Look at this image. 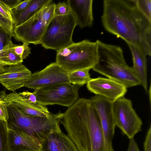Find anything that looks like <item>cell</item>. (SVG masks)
Segmentation results:
<instances>
[{"label": "cell", "mask_w": 151, "mask_h": 151, "mask_svg": "<svg viewBox=\"0 0 151 151\" xmlns=\"http://www.w3.org/2000/svg\"><path fill=\"white\" fill-rule=\"evenodd\" d=\"M101 21L106 31L151 56V21L135 0H104Z\"/></svg>", "instance_id": "obj_1"}, {"label": "cell", "mask_w": 151, "mask_h": 151, "mask_svg": "<svg viewBox=\"0 0 151 151\" xmlns=\"http://www.w3.org/2000/svg\"><path fill=\"white\" fill-rule=\"evenodd\" d=\"M61 123L78 151H105L99 116L89 99H78L64 113Z\"/></svg>", "instance_id": "obj_2"}, {"label": "cell", "mask_w": 151, "mask_h": 151, "mask_svg": "<svg viewBox=\"0 0 151 151\" xmlns=\"http://www.w3.org/2000/svg\"><path fill=\"white\" fill-rule=\"evenodd\" d=\"M99 59L94 71L124 85L127 88L139 85L141 82L127 63L124 52L119 46L96 40Z\"/></svg>", "instance_id": "obj_3"}, {"label": "cell", "mask_w": 151, "mask_h": 151, "mask_svg": "<svg viewBox=\"0 0 151 151\" xmlns=\"http://www.w3.org/2000/svg\"><path fill=\"white\" fill-rule=\"evenodd\" d=\"M4 102L8 111L6 122L8 129L22 131L40 143L50 132L60 129V124L64 113L60 111L56 114L51 113L48 117L31 116Z\"/></svg>", "instance_id": "obj_4"}, {"label": "cell", "mask_w": 151, "mask_h": 151, "mask_svg": "<svg viewBox=\"0 0 151 151\" xmlns=\"http://www.w3.org/2000/svg\"><path fill=\"white\" fill-rule=\"evenodd\" d=\"M56 52L55 63L67 73L79 69H92L99 59L96 41L86 39L73 42Z\"/></svg>", "instance_id": "obj_5"}, {"label": "cell", "mask_w": 151, "mask_h": 151, "mask_svg": "<svg viewBox=\"0 0 151 151\" xmlns=\"http://www.w3.org/2000/svg\"><path fill=\"white\" fill-rule=\"evenodd\" d=\"M77 25L72 13L55 16L46 27L41 44L46 49L56 51L68 46L73 42V35Z\"/></svg>", "instance_id": "obj_6"}, {"label": "cell", "mask_w": 151, "mask_h": 151, "mask_svg": "<svg viewBox=\"0 0 151 151\" xmlns=\"http://www.w3.org/2000/svg\"><path fill=\"white\" fill-rule=\"evenodd\" d=\"M80 87L70 83H60L35 90L33 93L41 105L57 104L69 107L79 99Z\"/></svg>", "instance_id": "obj_7"}, {"label": "cell", "mask_w": 151, "mask_h": 151, "mask_svg": "<svg viewBox=\"0 0 151 151\" xmlns=\"http://www.w3.org/2000/svg\"><path fill=\"white\" fill-rule=\"evenodd\" d=\"M113 110L116 126L129 139L141 130L142 121L130 100L124 97L119 99L113 103Z\"/></svg>", "instance_id": "obj_8"}, {"label": "cell", "mask_w": 151, "mask_h": 151, "mask_svg": "<svg viewBox=\"0 0 151 151\" xmlns=\"http://www.w3.org/2000/svg\"><path fill=\"white\" fill-rule=\"evenodd\" d=\"M89 100L99 116L104 136L105 151H114L112 140L116 125L113 113V103L96 95Z\"/></svg>", "instance_id": "obj_9"}, {"label": "cell", "mask_w": 151, "mask_h": 151, "mask_svg": "<svg viewBox=\"0 0 151 151\" xmlns=\"http://www.w3.org/2000/svg\"><path fill=\"white\" fill-rule=\"evenodd\" d=\"M67 73L55 62L32 73L24 86L34 90L55 84L70 83Z\"/></svg>", "instance_id": "obj_10"}, {"label": "cell", "mask_w": 151, "mask_h": 151, "mask_svg": "<svg viewBox=\"0 0 151 151\" xmlns=\"http://www.w3.org/2000/svg\"><path fill=\"white\" fill-rule=\"evenodd\" d=\"M41 10L24 23L14 27L13 37L15 40L23 43L41 44L47 27L42 20Z\"/></svg>", "instance_id": "obj_11"}, {"label": "cell", "mask_w": 151, "mask_h": 151, "mask_svg": "<svg viewBox=\"0 0 151 151\" xmlns=\"http://www.w3.org/2000/svg\"><path fill=\"white\" fill-rule=\"evenodd\" d=\"M86 84L88 89L91 92L112 103L124 97L127 91V88L124 85L108 78H91Z\"/></svg>", "instance_id": "obj_12"}, {"label": "cell", "mask_w": 151, "mask_h": 151, "mask_svg": "<svg viewBox=\"0 0 151 151\" xmlns=\"http://www.w3.org/2000/svg\"><path fill=\"white\" fill-rule=\"evenodd\" d=\"M31 74L22 62L13 65H0V83L14 92L24 86Z\"/></svg>", "instance_id": "obj_13"}, {"label": "cell", "mask_w": 151, "mask_h": 151, "mask_svg": "<svg viewBox=\"0 0 151 151\" xmlns=\"http://www.w3.org/2000/svg\"><path fill=\"white\" fill-rule=\"evenodd\" d=\"M0 96L4 102L29 116L48 117L51 113L46 106L39 103L34 104L28 101L15 91L7 94L5 91H1L0 92Z\"/></svg>", "instance_id": "obj_14"}, {"label": "cell", "mask_w": 151, "mask_h": 151, "mask_svg": "<svg viewBox=\"0 0 151 151\" xmlns=\"http://www.w3.org/2000/svg\"><path fill=\"white\" fill-rule=\"evenodd\" d=\"M40 144V151H78L73 142L61 128L50 132Z\"/></svg>", "instance_id": "obj_15"}, {"label": "cell", "mask_w": 151, "mask_h": 151, "mask_svg": "<svg viewBox=\"0 0 151 151\" xmlns=\"http://www.w3.org/2000/svg\"><path fill=\"white\" fill-rule=\"evenodd\" d=\"M9 151H40V142L25 133L8 129Z\"/></svg>", "instance_id": "obj_16"}, {"label": "cell", "mask_w": 151, "mask_h": 151, "mask_svg": "<svg viewBox=\"0 0 151 151\" xmlns=\"http://www.w3.org/2000/svg\"><path fill=\"white\" fill-rule=\"evenodd\" d=\"M93 0H68L71 12L77 25L81 28L91 27L93 24Z\"/></svg>", "instance_id": "obj_17"}, {"label": "cell", "mask_w": 151, "mask_h": 151, "mask_svg": "<svg viewBox=\"0 0 151 151\" xmlns=\"http://www.w3.org/2000/svg\"><path fill=\"white\" fill-rule=\"evenodd\" d=\"M127 45L132 56V70L140 80L141 85L147 93L148 86L147 56L138 47L130 44Z\"/></svg>", "instance_id": "obj_18"}, {"label": "cell", "mask_w": 151, "mask_h": 151, "mask_svg": "<svg viewBox=\"0 0 151 151\" xmlns=\"http://www.w3.org/2000/svg\"><path fill=\"white\" fill-rule=\"evenodd\" d=\"M52 2L51 0H32L29 5L23 10L18 12H12L14 27L28 20L44 6Z\"/></svg>", "instance_id": "obj_19"}, {"label": "cell", "mask_w": 151, "mask_h": 151, "mask_svg": "<svg viewBox=\"0 0 151 151\" xmlns=\"http://www.w3.org/2000/svg\"><path fill=\"white\" fill-rule=\"evenodd\" d=\"M91 69H79L67 73V76L70 83L80 87L87 83L91 79L89 73Z\"/></svg>", "instance_id": "obj_20"}, {"label": "cell", "mask_w": 151, "mask_h": 151, "mask_svg": "<svg viewBox=\"0 0 151 151\" xmlns=\"http://www.w3.org/2000/svg\"><path fill=\"white\" fill-rule=\"evenodd\" d=\"M29 43L23 42L22 45L14 44L12 41L3 49H8L19 57L23 60L28 57L31 53Z\"/></svg>", "instance_id": "obj_21"}, {"label": "cell", "mask_w": 151, "mask_h": 151, "mask_svg": "<svg viewBox=\"0 0 151 151\" xmlns=\"http://www.w3.org/2000/svg\"><path fill=\"white\" fill-rule=\"evenodd\" d=\"M23 61L19 57L8 49H3L0 51V65H13Z\"/></svg>", "instance_id": "obj_22"}, {"label": "cell", "mask_w": 151, "mask_h": 151, "mask_svg": "<svg viewBox=\"0 0 151 151\" xmlns=\"http://www.w3.org/2000/svg\"><path fill=\"white\" fill-rule=\"evenodd\" d=\"M55 4L51 3L44 6L41 10L42 20L46 26L55 16Z\"/></svg>", "instance_id": "obj_23"}, {"label": "cell", "mask_w": 151, "mask_h": 151, "mask_svg": "<svg viewBox=\"0 0 151 151\" xmlns=\"http://www.w3.org/2000/svg\"><path fill=\"white\" fill-rule=\"evenodd\" d=\"M6 123L0 119V151H9Z\"/></svg>", "instance_id": "obj_24"}, {"label": "cell", "mask_w": 151, "mask_h": 151, "mask_svg": "<svg viewBox=\"0 0 151 151\" xmlns=\"http://www.w3.org/2000/svg\"><path fill=\"white\" fill-rule=\"evenodd\" d=\"M135 1L139 10L151 21V0H135Z\"/></svg>", "instance_id": "obj_25"}, {"label": "cell", "mask_w": 151, "mask_h": 151, "mask_svg": "<svg viewBox=\"0 0 151 151\" xmlns=\"http://www.w3.org/2000/svg\"><path fill=\"white\" fill-rule=\"evenodd\" d=\"M0 26L7 33L13 36L14 27V22L0 13Z\"/></svg>", "instance_id": "obj_26"}, {"label": "cell", "mask_w": 151, "mask_h": 151, "mask_svg": "<svg viewBox=\"0 0 151 151\" xmlns=\"http://www.w3.org/2000/svg\"><path fill=\"white\" fill-rule=\"evenodd\" d=\"M71 13V9L67 2H59L55 4V16H61Z\"/></svg>", "instance_id": "obj_27"}, {"label": "cell", "mask_w": 151, "mask_h": 151, "mask_svg": "<svg viewBox=\"0 0 151 151\" xmlns=\"http://www.w3.org/2000/svg\"><path fill=\"white\" fill-rule=\"evenodd\" d=\"M12 35L6 33L0 26V51L11 41Z\"/></svg>", "instance_id": "obj_28"}, {"label": "cell", "mask_w": 151, "mask_h": 151, "mask_svg": "<svg viewBox=\"0 0 151 151\" xmlns=\"http://www.w3.org/2000/svg\"><path fill=\"white\" fill-rule=\"evenodd\" d=\"M0 13L14 22L11 10L8 7L2 0H0Z\"/></svg>", "instance_id": "obj_29"}, {"label": "cell", "mask_w": 151, "mask_h": 151, "mask_svg": "<svg viewBox=\"0 0 151 151\" xmlns=\"http://www.w3.org/2000/svg\"><path fill=\"white\" fill-rule=\"evenodd\" d=\"M8 119L6 105L0 96V119L7 122Z\"/></svg>", "instance_id": "obj_30"}, {"label": "cell", "mask_w": 151, "mask_h": 151, "mask_svg": "<svg viewBox=\"0 0 151 151\" xmlns=\"http://www.w3.org/2000/svg\"><path fill=\"white\" fill-rule=\"evenodd\" d=\"M19 95L24 100L34 104H38L37 98L35 94L33 93L27 91L18 93Z\"/></svg>", "instance_id": "obj_31"}, {"label": "cell", "mask_w": 151, "mask_h": 151, "mask_svg": "<svg viewBox=\"0 0 151 151\" xmlns=\"http://www.w3.org/2000/svg\"><path fill=\"white\" fill-rule=\"evenodd\" d=\"M144 151H151V125L148 129L144 143Z\"/></svg>", "instance_id": "obj_32"}, {"label": "cell", "mask_w": 151, "mask_h": 151, "mask_svg": "<svg viewBox=\"0 0 151 151\" xmlns=\"http://www.w3.org/2000/svg\"><path fill=\"white\" fill-rule=\"evenodd\" d=\"M32 0L22 1L16 6L12 9V12H18L24 9L29 4Z\"/></svg>", "instance_id": "obj_33"}, {"label": "cell", "mask_w": 151, "mask_h": 151, "mask_svg": "<svg viewBox=\"0 0 151 151\" xmlns=\"http://www.w3.org/2000/svg\"><path fill=\"white\" fill-rule=\"evenodd\" d=\"M127 151H140L134 138L129 139Z\"/></svg>", "instance_id": "obj_34"}, {"label": "cell", "mask_w": 151, "mask_h": 151, "mask_svg": "<svg viewBox=\"0 0 151 151\" xmlns=\"http://www.w3.org/2000/svg\"><path fill=\"white\" fill-rule=\"evenodd\" d=\"M2 1L11 10L16 6L22 1L21 0H2Z\"/></svg>", "instance_id": "obj_35"}]
</instances>
